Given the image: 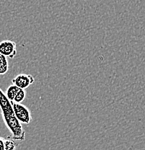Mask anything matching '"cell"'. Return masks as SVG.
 Segmentation results:
<instances>
[{
  "mask_svg": "<svg viewBox=\"0 0 145 150\" xmlns=\"http://www.w3.org/2000/svg\"><path fill=\"white\" fill-rule=\"evenodd\" d=\"M4 139L3 137H0V150H4Z\"/></svg>",
  "mask_w": 145,
  "mask_h": 150,
  "instance_id": "cell-8",
  "label": "cell"
},
{
  "mask_svg": "<svg viewBox=\"0 0 145 150\" xmlns=\"http://www.w3.org/2000/svg\"><path fill=\"white\" fill-rule=\"evenodd\" d=\"M4 150H16L18 144L14 142L13 139H10V138H8L7 139H4Z\"/></svg>",
  "mask_w": 145,
  "mask_h": 150,
  "instance_id": "cell-7",
  "label": "cell"
},
{
  "mask_svg": "<svg viewBox=\"0 0 145 150\" xmlns=\"http://www.w3.org/2000/svg\"><path fill=\"white\" fill-rule=\"evenodd\" d=\"M0 53L7 58L14 59L17 54V44L12 40L0 42Z\"/></svg>",
  "mask_w": 145,
  "mask_h": 150,
  "instance_id": "cell-4",
  "label": "cell"
},
{
  "mask_svg": "<svg viewBox=\"0 0 145 150\" xmlns=\"http://www.w3.org/2000/svg\"><path fill=\"white\" fill-rule=\"evenodd\" d=\"M0 108L4 124L12 134L11 138L17 141H24L25 131L15 116L12 103L0 88Z\"/></svg>",
  "mask_w": 145,
  "mask_h": 150,
  "instance_id": "cell-1",
  "label": "cell"
},
{
  "mask_svg": "<svg viewBox=\"0 0 145 150\" xmlns=\"http://www.w3.org/2000/svg\"><path fill=\"white\" fill-rule=\"evenodd\" d=\"M5 95L11 103H22L26 98V91L12 84L7 89Z\"/></svg>",
  "mask_w": 145,
  "mask_h": 150,
  "instance_id": "cell-3",
  "label": "cell"
},
{
  "mask_svg": "<svg viewBox=\"0 0 145 150\" xmlns=\"http://www.w3.org/2000/svg\"><path fill=\"white\" fill-rule=\"evenodd\" d=\"M15 116L20 123L29 124L32 121V115L28 108L21 103H12Z\"/></svg>",
  "mask_w": 145,
  "mask_h": 150,
  "instance_id": "cell-2",
  "label": "cell"
},
{
  "mask_svg": "<svg viewBox=\"0 0 145 150\" xmlns=\"http://www.w3.org/2000/svg\"><path fill=\"white\" fill-rule=\"evenodd\" d=\"M34 81H35V79L31 74H20L17 75L12 79V84L16 85L17 87L23 89V90H26L31 84L34 83Z\"/></svg>",
  "mask_w": 145,
  "mask_h": 150,
  "instance_id": "cell-5",
  "label": "cell"
},
{
  "mask_svg": "<svg viewBox=\"0 0 145 150\" xmlns=\"http://www.w3.org/2000/svg\"><path fill=\"white\" fill-rule=\"evenodd\" d=\"M9 64L7 58L0 53V75L5 74L8 71Z\"/></svg>",
  "mask_w": 145,
  "mask_h": 150,
  "instance_id": "cell-6",
  "label": "cell"
}]
</instances>
